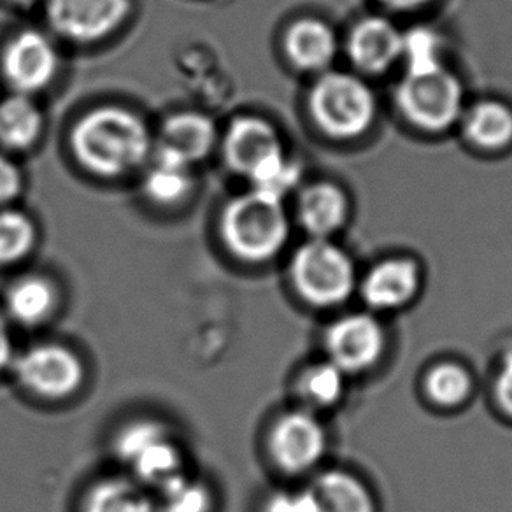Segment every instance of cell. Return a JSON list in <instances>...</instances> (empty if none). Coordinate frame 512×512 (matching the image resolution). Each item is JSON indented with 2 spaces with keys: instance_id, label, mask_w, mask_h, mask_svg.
<instances>
[{
  "instance_id": "obj_25",
  "label": "cell",
  "mask_w": 512,
  "mask_h": 512,
  "mask_svg": "<svg viewBox=\"0 0 512 512\" xmlns=\"http://www.w3.org/2000/svg\"><path fill=\"white\" fill-rule=\"evenodd\" d=\"M400 62L404 64V74H418L446 67L441 34L427 25H418L402 32Z\"/></svg>"
},
{
  "instance_id": "obj_23",
  "label": "cell",
  "mask_w": 512,
  "mask_h": 512,
  "mask_svg": "<svg viewBox=\"0 0 512 512\" xmlns=\"http://www.w3.org/2000/svg\"><path fill=\"white\" fill-rule=\"evenodd\" d=\"M55 306V288L50 281L37 276L18 281L8 293V311L11 318L29 327L48 320L55 311Z\"/></svg>"
},
{
  "instance_id": "obj_27",
  "label": "cell",
  "mask_w": 512,
  "mask_h": 512,
  "mask_svg": "<svg viewBox=\"0 0 512 512\" xmlns=\"http://www.w3.org/2000/svg\"><path fill=\"white\" fill-rule=\"evenodd\" d=\"M36 225L27 214L15 209L0 211V265L16 264L36 244Z\"/></svg>"
},
{
  "instance_id": "obj_28",
  "label": "cell",
  "mask_w": 512,
  "mask_h": 512,
  "mask_svg": "<svg viewBox=\"0 0 512 512\" xmlns=\"http://www.w3.org/2000/svg\"><path fill=\"white\" fill-rule=\"evenodd\" d=\"M155 500L157 512H209L211 511V491L207 486L188 479L185 474L174 477L169 483L158 488Z\"/></svg>"
},
{
  "instance_id": "obj_4",
  "label": "cell",
  "mask_w": 512,
  "mask_h": 512,
  "mask_svg": "<svg viewBox=\"0 0 512 512\" xmlns=\"http://www.w3.org/2000/svg\"><path fill=\"white\" fill-rule=\"evenodd\" d=\"M293 288L307 306L337 309L358 290L355 260L334 239H309L293 253Z\"/></svg>"
},
{
  "instance_id": "obj_34",
  "label": "cell",
  "mask_w": 512,
  "mask_h": 512,
  "mask_svg": "<svg viewBox=\"0 0 512 512\" xmlns=\"http://www.w3.org/2000/svg\"><path fill=\"white\" fill-rule=\"evenodd\" d=\"M13 355V344H11V335L4 320L0 318V372L8 367Z\"/></svg>"
},
{
  "instance_id": "obj_14",
  "label": "cell",
  "mask_w": 512,
  "mask_h": 512,
  "mask_svg": "<svg viewBox=\"0 0 512 512\" xmlns=\"http://www.w3.org/2000/svg\"><path fill=\"white\" fill-rule=\"evenodd\" d=\"M283 153L285 148L278 130L264 118H237L230 123L223 137L225 162L235 174L244 178H251L260 167Z\"/></svg>"
},
{
  "instance_id": "obj_19",
  "label": "cell",
  "mask_w": 512,
  "mask_h": 512,
  "mask_svg": "<svg viewBox=\"0 0 512 512\" xmlns=\"http://www.w3.org/2000/svg\"><path fill=\"white\" fill-rule=\"evenodd\" d=\"M458 125L477 150L502 151L512 144V107L502 100L483 99L465 106Z\"/></svg>"
},
{
  "instance_id": "obj_10",
  "label": "cell",
  "mask_w": 512,
  "mask_h": 512,
  "mask_svg": "<svg viewBox=\"0 0 512 512\" xmlns=\"http://www.w3.org/2000/svg\"><path fill=\"white\" fill-rule=\"evenodd\" d=\"M423 271L409 256H390L372 265L358 279V290L367 311L374 314L397 313L420 297Z\"/></svg>"
},
{
  "instance_id": "obj_3",
  "label": "cell",
  "mask_w": 512,
  "mask_h": 512,
  "mask_svg": "<svg viewBox=\"0 0 512 512\" xmlns=\"http://www.w3.org/2000/svg\"><path fill=\"white\" fill-rule=\"evenodd\" d=\"M307 109L325 136L349 141L367 134L374 125L376 93L362 76L330 69L318 74L311 86Z\"/></svg>"
},
{
  "instance_id": "obj_12",
  "label": "cell",
  "mask_w": 512,
  "mask_h": 512,
  "mask_svg": "<svg viewBox=\"0 0 512 512\" xmlns=\"http://www.w3.org/2000/svg\"><path fill=\"white\" fill-rule=\"evenodd\" d=\"M130 13V0H48L51 29L74 43H93L120 29Z\"/></svg>"
},
{
  "instance_id": "obj_13",
  "label": "cell",
  "mask_w": 512,
  "mask_h": 512,
  "mask_svg": "<svg viewBox=\"0 0 512 512\" xmlns=\"http://www.w3.org/2000/svg\"><path fill=\"white\" fill-rule=\"evenodd\" d=\"M344 50L356 71L384 74L400 62L402 30L386 16H365L349 30Z\"/></svg>"
},
{
  "instance_id": "obj_5",
  "label": "cell",
  "mask_w": 512,
  "mask_h": 512,
  "mask_svg": "<svg viewBox=\"0 0 512 512\" xmlns=\"http://www.w3.org/2000/svg\"><path fill=\"white\" fill-rule=\"evenodd\" d=\"M395 102L404 120L427 134H442L458 125L467 106L462 81L448 67L404 74Z\"/></svg>"
},
{
  "instance_id": "obj_8",
  "label": "cell",
  "mask_w": 512,
  "mask_h": 512,
  "mask_svg": "<svg viewBox=\"0 0 512 512\" xmlns=\"http://www.w3.org/2000/svg\"><path fill=\"white\" fill-rule=\"evenodd\" d=\"M327 449V428L320 420V414L311 413L304 407L283 414L269 435L272 460L290 476L309 474L318 469Z\"/></svg>"
},
{
  "instance_id": "obj_32",
  "label": "cell",
  "mask_w": 512,
  "mask_h": 512,
  "mask_svg": "<svg viewBox=\"0 0 512 512\" xmlns=\"http://www.w3.org/2000/svg\"><path fill=\"white\" fill-rule=\"evenodd\" d=\"M265 512H314V509L306 490L279 491L267 500Z\"/></svg>"
},
{
  "instance_id": "obj_22",
  "label": "cell",
  "mask_w": 512,
  "mask_h": 512,
  "mask_svg": "<svg viewBox=\"0 0 512 512\" xmlns=\"http://www.w3.org/2000/svg\"><path fill=\"white\" fill-rule=\"evenodd\" d=\"M348 379L327 358L309 365L297 381V393L302 400V407L311 413L320 414L321 411L339 406L346 395Z\"/></svg>"
},
{
  "instance_id": "obj_18",
  "label": "cell",
  "mask_w": 512,
  "mask_h": 512,
  "mask_svg": "<svg viewBox=\"0 0 512 512\" xmlns=\"http://www.w3.org/2000/svg\"><path fill=\"white\" fill-rule=\"evenodd\" d=\"M306 491L314 512H377L374 491L349 470H323Z\"/></svg>"
},
{
  "instance_id": "obj_33",
  "label": "cell",
  "mask_w": 512,
  "mask_h": 512,
  "mask_svg": "<svg viewBox=\"0 0 512 512\" xmlns=\"http://www.w3.org/2000/svg\"><path fill=\"white\" fill-rule=\"evenodd\" d=\"M383 8L395 13H413L421 8H427L434 0H377Z\"/></svg>"
},
{
  "instance_id": "obj_24",
  "label": "cell",
  "mask_w": 512,
  "mask_h": 512,
  "mask_svg": "<svg viewBox=\"0 0 512 512\" xmlns=\"http://www.w3.org/2000/svg\"><path fill=\"white\" fill-rule=\"evenodd\" d=\"M85 512H157L155 500L130 479H106L93 486Z\"/></svg>"
},
{
  "instance_id": "obj_16",
  "label": "cell",
  "mask_w": 512,
  "mask_h": 512,
  "mask_svg": "<svg viewBox=\"0 0 512 512\" xmlns=\"http://www.w3.org/2000/svg\"><path fill=\"white\" fill-rule=\"evenodd\" d=\"M351 216L348 193L334 181H314L300 188L297 220L309 239H332Z\"/></svg>"
},
{
  "instance_id": "obj_7",
  "label": "cell",
  "mask_w": 512,
  "mask_h": 512,
  "mask_svg": "<svg viewBox=\"0 0 512 512\" xmlns=\"http://www.w3.org/2000/svg\"><path fill=\"white\" fill-rule=\"evenodd\" d=\"M116 453L137 479L155 488L183 474V455L167 428L153 421L128 425L116 439Z\"/></svg>"
},
{
  "instance_id": "obj_30",
  "label": "cell",
  "mask_w": 512,
  "mask_h": 512,
  "mask_svg": "<svg viewBox=\"0 0 512 512\" xmlns=\"http://www.w3.org/2000/svg\"><path fill=\"white\" fill-rule=\"evenodd\" d=\"M491 395L498 413L512 421V349H507L498 362L491 384Z\"/></svg>"
},
{
  "instance_id": "obj_9",
  "label": "cell",
  "mask_w": 512,
  "mask_h": 512,
  "mask_svg": "<svg viewBox=\"0 0 512 512\" xmlns=\"http://www.w3.org/2000/svg\"><path fill=\"white\" fill-rule=\"evenodd\" d=\"M16 376L37 397L62 400L78 392L85 381V367L72 349L39 344L18 358Z\"/></svg>"
},
{
  "instance_id": "obj_35",
  "label": "cell",
  "mask_w": 512,
  "mask_h": 512,
  "mask_svg": "<svg viewBox=\"0 0 512 512\" xmlns=\"http://www.w3.org/2000/svg\"><path fill=\"white\" fill-rule=\"evenodd\" d=\"M11 2H15L18 6H30V4H34L37 0H11Z\"/></svg>"
},
{
  "instance_id": "obj_20",
  "label": "cell",
  "mask_w": 512,
  "mask_h": 512,
  "mask_svg": "<svg viewBox=\"0 0 512 512\" xmlns=\"http://www.w3.org/2000/svg\"><path fill=\"white\" fill-rule=\"evenodd\" d=\"M43 113L29 95L11 93L0 100V146L25 151L37 143L43 132Z\"/></svg>"
},
{
  "instance_id": "obj_17",
  "label": "cell",
  "mask_w": 512,
  "mask_h": 512,
  "mask_svg": "<svg viewBox=\"0 0 512 512\" xmlns=\"http://www.w3.org/2000/svg\"><path fill=\"white\" fill-rule=\"evenodd\" d=\"M285 53L297 69L313 74L330 71L339 55V37L320 18H300L285 34Z\"/></svg>"
},
{
  "instance_id": "obj_21",
  "label": "cell",
  "mask_w": 512,
  "mask_h": 512,
  "mask_svg": "<svg viewBox=\"0 0 512 512\" xmlns=\"http://www.w3.org/2000/svg\"><path fill=\"white\" fill-rule=\"evenodd\" d=\"M423 393L437 409L456 411L472 399L474 377L463 363L441 360L425 372Z\"/></svg>"
},
{
  "instance_id": "obj_6",
  "label": "cell",
  "mask_w": 512,
  "mask_h": 512,
  "mask_svg": "<svg viewBox=\"0 0 512 512\" xmlns=\"http://www.w3.org/2000/svg\"><path fill=\"white\" fill-rule=\"evenodd\" d=\"M325 358L348 377L362 376L383 360L388 337L377 314L355 311L337 316L323 335Z\"/></svg>"
},
{
  "instance_id": "obj_26",
  "label": "cell",
  "mask_w": 512,
  "mask_h": 512,
  "mask_svg": "<svg viewBox=\"0 0 512 512\" xmlns=\"http://www.w3.org/2000/svg\"><path fill=\"white\" fill-rule=\"evenodd\" d=\"M192 169L155 158L144 178V193L158 204H176L192 192Z\"/></svg>"
},
{
  "instance_id": "obj_31",
  "label": "cell",
  "mask_w": 512,
  "mask_h": 512,
  "mask_svg": "<svg viewBox=\"0 0 512 512\" xmlns=\"http://www.w3.org/2000/svg\"><path fill=\"white\" fill-rule=\"evenodd\" d=\"M23 176L15 162L0 155V206H8L20 197Z\"/></svg>"
},
{
  "instance_id": "obj_29",
  "label": "cell",
  "mask_w": 512,
  "mask_h": 512,
  "mask_svg": "<svg viewBox=\"0 0 512 512\" xmlns=\"http://www.w3.org/2000/svg\"><path fill=\"white\" fill-rule=\"evenodd\" d=\"M253 190L269 195L272 199L285 200L286 195L297 192L302 181L300 165L286 157V153L272 158L249 178Z\"/></svg>"
},
{
  "instance_id": "obj_2",
  "label": "cell",
  "mask_w": 512,
  "mask_h": 512,
  "mask_svg": "<svg viewBox=\"0 0 512 512\" xmlns=\"http://www.w3.org/2000/svg\"><path fill=\"white\" fill-rule=\"evenodd\" d=\"M221 237L248 264L276 258L290 239V218L283 200L251 190L228 202L221 214Z\"/></svg>"
},
{
  "instance_id": "obj_15",
  "label": "cell",
  "mask_w": 512,
  "mask_h": 512,
  "mask_svg": "<svg viewBox=\"0 0 512 512\" xmlns=\"http://www.w3.org/2000/svg\"><path fill=\"white\" fill-rule=\"evenodd\" d=\"M216 141L218 130L206 114L193 111L172 114L158 132L155 158L192 169L193 164L204 160L213 151Z\"/></svg>"
},
{
  "instance_id": "obj_1",
  "label": "cell",
  "mask_w": 512,
  "mask_h": 512,
  "mask_svg": "<svg viewBox=\"0 0 512 512\" xmlns=\"http://www.w3.org/2000/svg\"><path fill=\"white\" fill-rule=\"evenodd\" d=\"M71 148L86 171L118 178L150 157L153 141L146 123L120 106H102L79 118L72 127Z\"/></svg>"
},
{
  "instance_id": "obj_11",
  "label": "cell",
  "mask_w": 512,
  "mask_h": 512,
  "mask_svg": "<svg viewBox=\"0 0 512 512\" xmlns=\"http://www.w3.org/2000/svg\"><path fill=\"white\" fill-rule=\"evenodd\" d=\"M57 71V50L37 30H23L11 37L0 55V72L13 93L32 97L50 85Z\"/></svg>"
}]
</instances>
